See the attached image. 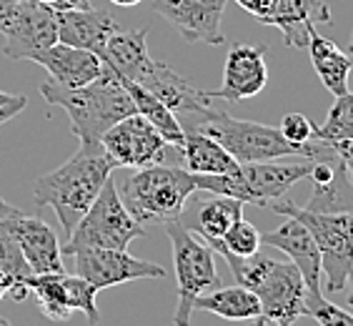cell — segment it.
Wrapping results in <instances>:
<instances>
[{"mask_svg":"<svg viewBox=\"0 0 353 326\" xmlns=\"http://www.w3.org/2000/svg\"><path fill=\"white\" fill-rule=\"evenodd\" d=\"M41 95L50 106H58L68 113L70 128L83 148H101L103 133L136 113L130 93L105 63L101 75L81 88H65L48 78L41 86Z\"/></svg>","mask_w":353,"mask_h":326,"instance_id":"6da1fadb","label":"cell"},{"mask_svg":"<svg viewBox=\"0 0 353 326\" xmlns=\"http://www.w3.org/2000/svg\"><path fill=\"white\" fill-rule=\"evenodd\" d=\"M178 121L183 131H198V133L213 138L238 163L279 161L285 156L316 161L326 148V141H319V138H311L306 146H293L281 136L279 128H271L263 123L241 121V118L228 116L225 111H218L213 106L203 111H193V113H181Z\"/></svg>","mask_w":353,"mask_h":326,"instance_id":"7a4b0ae2","label":"cell"},{"mask_svg":"<svg viewBox=\"0 0 353 326\" xmlns=\"http://www.w3.org/2000/svg\"><path fill=\"white\" fill-rule=\"evenodd\" d=\"M116 163L101 148H78L73 158L48 171L33 184V196L38 206L53 209L58 224L70 236L75 224L85 216V211L101 193L103 184L113 176Z\"/></svg>","mask_w":353,"mask_h":326,"instance_id":"3957f363","label":"cell"},{"mask_svg":"<svg viewBox=\"0 0 353 326\" xmlns=\"http://www.w3.org/2000/svg\"><path fill=\"white\" fill-rule=\"evenodd\" d=\"M216 251L228 264L233 279L259 296L265 321L293 326L306 314V284L293 261H279L261 251L253 256H233L225 249Z\"/></svg>","mask_w":353,"mask_h":326,"instance_id":"277c9868","label":"cell"},{"mask_svg":"<svg viewBox=\"0 0 353 326\" xmlns=\"http://www.w3.org/2000/svg\"><path fill=\"white\" fill-rule=\"evenodd\" d=\"M196 191L193 173L183 166L178 169V166L153 163V166L133 169V173L121 184L118 193L125 209L130 211V216L141 226H150L178 221L185 201Z\"/></svg>","mask_w":353,"mask_h":326,"instance_id":"5b68a950","label":"cell"},{"mask_svg":"<svg viewBox=\"0 0 353 326\" xmlns=\"http://www.w3.org/2000/svg\"><path fill=\"white\" fill-rule=\"evenodd\" d=\"M313 161L303 158L299 163H279V161H259L241 163L231 173H216V176H201L193 173L198 191L205 193H221L265 209L268 204L283 198L301 178L311 176Z\"/></svg>","mask_w":353,"mask_h":326,"instance_id":"8992f818","label":"cell"},{"mask_svg":"<svg viewBox=\"0 0 353 326\" xmlns=\"http://www.w3.org/2000/svg\"><path fill=\"white\" fill-rule=\"evenodd\" d=\"M265 209L281 216H291L306 226L321 251V271L326 274L328 291H346V279L353 264V211L341 213H323L308 211L291 201H273Z\"/></svg>","mask_w":353,"mask_h":326,"instance_id":"52a82bcc","label":"cell"},{"mask_svg":"<svg viewBox=\"0 0 353 326\" xmlns=\"http://www.w3.org/2000/svg\"><path fill=\"white\" fill-rule=\"evenodd\" d=\"M141 236H145V226L130 216L118 193L116 178L110 176L85 216L75 224L61 251L73 256L78 249H128L130 241Z\"/></svg>","mask_w":353,"mask_h":326,"instance_id":"ba28073f","label":"cell"},{"mask_svg":"<svg viewBox=\"0 0 353 326\" xmlns=\"http://www.w3.org/2000/svg\"><path fill=\"white\" fill-rule=\"evenodd\" d=\"M163 226L170 238V249H173V266H176L178 281V306L173 314V324L190 326L196 296L218 289L221 276H218L211 246L198 241L193 231L185 229L181 221H168Z\"/></svg>","mask_w":353,"mask_h":326,"instance_id":"9c48e42d","label":"cell"},{"mask_svg":"<svg viewBox=\"0 0 353 326\" xmlns=\"http://www.w3.org/2000/svg\"><path fill=\"white\" fill-rule=\"evenodd\" d=\"M3 53L10 61H35L43 50L58 43L55 10L41 0H23L0 23Z\"/></svg>","mask_w":353,"mask_h":326,"instance_id":"30bf717a","label":"cell"},{"mask_svg":"<svg viewBox=\"0 0 353 326\" xmlns=\"http://www.w3.org/2000/svg\"><path fill=\"white\" fill-rule=\"evenodd\" d=\"M103 151L116 163V169H143L153 163H163L173 146L163 141V136L150 126L141 113L123 118L110 126L101 138Z\"/></svg>","mask_w":353,"mask_h":326,"instance_id":"8fae6325","label":"cell"},{"mask_svg":"<svg viewBox=\"0 0 353 326\" xmlns=\"http://www.w3.org/2000/svg\"><path fill=\"white\" fill-rule=\"evenodd\" d=\"M75 274L93 284L98 291L108 286L125 284L138 279H163L165 269L153 261L130 256L125 249H78Z\"/></svg>","mask_w":353,"mask_h":326,"instance_id":"7c38bea8","label":"cell"},{"mask_svg":"<svg viewBox=\"0 0 353 326\" xmlns=\"http://www.w3.org/2000/svg\"><path fill=\"white\" fill-rule=\"evenodd\" d=\"M148 6L176 28L183 41L225 46L221 21L228 0H148Z\"/></svg>","mask_w":353,"mask_h":326,"instance_id":"4fadbf2b","label":"cell"},{"mask_svg":"<svg viewBox=\"0 0 353 326\" xmlns=\"http://www.w3.org/2000/svg\"><path fill=\"white\" fill-rule=\"evenodd\" d=\"M268 68H265V48L263 46H243L236 43L225 55L223 83L216 90H205L213 101L238 103L253 98L265 88Z\"/></svg>","mask_w":353,"mask_h":326,"instance_id":"5bb4252c","label":"cell"},{"mask_svg":"<svg viewBox=\"0 0 353 326\" xmlns=\"http://www.w3.org/2000/svg\"><path fill=\"white\" fill-rule=\"evenodd\" d=\"M21 246L23 256L33 274H65L58 236L41 216H28L21 209L0 221Z\"/></svg>","mask_w":353,"mask_h":326,"instance_id":"9a60e30c","label":"cell"},{"mask_svg":"<svg viewBox=\"0 0 353 326\" xmlns=\"http://www.w3.org/2000/svg\"><path fill=\"white\" fill-rule=\"evenodd\" d=\"M283 226H279L276 231H268V233H261V244L265 246H273V249H279L288 256V261L296 264V269L301 271L303 276V284H306V296H321V251L316 241H313L311 231H308L306 226L296 221V218L285 216Z\"/></svg>","mask_w":353,"mask_h":326,"instance_id":"2e32d148","label":"cell"},{"mask_svg":"<svg viewBox=\"0 0 353 326\" xmlns=\"http://www.w3.org/2000/svg\"><path fill=\"white\" fill-rule=\"evenodd\" d=\"M205 193V191H203ZM243 201L231 196H221V193H208V196H198V191L185 201L183 213L178 221L203 236V241H216L223 238V233L236 224L238 218H243Z\"/></svg>","mask_w":353,"mask_h":326,"instance_id":"e0dca14e","label":"cell"},{"mask_svg":"<svg viewBox=\"0 0 353 326\" xmlns=\"http://www.w3.org/2000/svg\"><path fill=\"white\" fill-rule=\"evenodd\" d=\"M33 63H41L48 70V78L58 86H65V88H81L85 83L95 81L103 70L101 55L61 41L43 50Z\"/></svg>","mask_w":353,"mask_h":326,"instance_id":"ac0fdd59","label":"cell"},{"mask_svg":"<svg viewBox=\"0 0 353 326\" xmlns=\"http://www.w3.org/2000/svg\"><path fill=\"white\" fill-rule=\"evenodd\" d=\"M148 28H136V30H123L118 28L110 35L105 48H103L101 61L108 66L118 78L141 83L143 75L153 68L156 58L148 53Z\"/></svg>","mask_w":353,"mask_h":326,"instance_id":"d6986e66","label":"cell"},{"mask_svg":"<svg viewBox=\"0 0 353 326\" xmlns=\"http://www.w3.org/2000/svg\"><path fill=\"white\" fill-rule=\"evenodd\" d=\"M316 23H331V8L323 0H276L273 13L263 21L281 30L283 43L291 48H306L308 33Z\"/></svg>","mask_w":353,"mask_h":326,"instance_id":"ffe728a7","label":"cell"},{"mask_svg":"<svg viewBox=\"0 0 353 326\" xmlns=\"http://www.w3.org/2000/svg\"><path fill=\"white\" fill-rule=\"evenodd\" d=\"M141 88L153 93L161 103H165L173 113H193V111H203L211 106V95L203 88H196L193 83H188L183 75H178L173 68H168L165 63L156 61L153 68L143 75V81L138 83Z\"/></svg>","mask_w":353,"mask_h":326,"instance_id":"44dd1931","label":"cell"},{"mask_svg":"<svg viewBox=\"0 0 353 326\" xmlns=\"http://www.w3.org/2000/svg\"><path fill=\"white\" fill-rule=\"evenodd\" d=\"M55 18H58V41L93 50L95 55H103L108 38L121 28L113 15L105 10H95V8L63 10V13H55Z\"/></svg>","mask_w":353,"mask_h":326,"instance_id":"7402d4cb","label":"cell"},{"mask_svg":"<svg viewBox=\"0 0 353 326\" xmlns=\"http://www.w3.org/2000/svg\"><path fill=\"white\" fill-rule=\"evenodd\" d=\"M308 55H311L313 70L326 86L328 93L343 95L348 93V75H351L353 61L346 50H341L331 38L321 35L316 28L308 33Z\"/></svg>","mask_w":353,"mask_h":326,"instance_id":"603a6c76","label":"cell"},{"mask_svg":"<svg viewBox=\"0 0 353 326\" xmlns=\"http://www.w3.org/2000/svg\"><path fill=\"white\" fill-rule=\"evenodd\" d=\"M183 146L178 151V161L183 163V169L190 173L201 176H216V173H231L241 163L213 138L198 133V131H183Z\"/></svg>","mask_w":353,"mask_h":326,"instance_id":"cb8c5ba5","label":"cell"},{"mask_svg":"<svg viewBox=\"0 0 353 326\" xmlns=\"http://www.w3.org/2000/svg\"><path fill=\"white\" fill-rule=\"evenodd\" d=\"M211 311L228 321H251L261 316L259 296L245 286H218L193 301V311Z\"/></svg>","mask_w":353,"mask_h":326,"instance_id":"d4e9b609","label":"cell"},{"mask_svg":"<svg viewBox=\"0 0 353 326\" xmlns=\"http://www.w3.org/2000/svg\"><path fill=\"white\" fill-rule=\"evenodd\" d=\"M121 83L125 86V90L130 93V98H133V106H136V113H141L145 121L153 126V128L163 136V141L168 143V146H173V148H181L183 146V128H181V121H178V116L173 113V111L165 106V103H161L153 93H148L145 88H141L138 83L133 81H125V78H121Z\"/></svg>","mask_w":353,"mask_h":326,"instance_id":"484cf974","label":"cell"},{"mask_svg":"<svg viewBox=\"0 0 353 326\" xmlns=\"http://www.w3.org/2000/svg\"><path fill=\"white\" fill-rule=\"evenodd\" d=\"M303 209L323 211V213H341V211H353V178L346 166L336 156L331 176L323 184H313L311 201Z\"/></svg>","mask_w":353,"mask_h":326,"instance_id":"4316f807","label":"cell"},{"mask_svg":"<svg viewBox=\"0 0 353 326\" xmlns=\"http://www.w3.org/2000/svg\"><path fill=\"white\" fill-rule=\"evenodd\" d=\"M30 286L38 304H41L43 316L50 321H68L73 316V309L65 301V286H63V274H30L26 279Z\"/></svg>","mask_w":353,"mask_h":326,"instance_id":"83f0119b","label":"cell"},{"mask_svg":"<svg viewBox=\"0 0 353 326\" xmlns=\"http://www.w3.org/2000/svg\"><path fill=\"white\" fill-rule=\"evenodd\" d=\"M313 138L326 143H339V141H351L353 138V93L336 95V103L328 111L323 126L313 131Z\"/></svg>","mask_w":353,"mask_h":326,"instance_id":"f1b7e54d","label":"cell"},{"mask_svg":"<svg viewBox=\"0 0 353 326\" xmlns=\"http://www.w3.org/2000/svg\"><path fill=\"white\" fill-rule=\"evenodd\" d=\"M213 251L216 249H225L233 256H253L256 251H261V231L251 221L245 218H238L236 224L223 233V238H216V241H205Z\"/></svg>","mask_w":353,"mask_h":326,"instance_id":"f546056e","label":"cell"},{"mask_svg":"<svg viewBox=\"0 0 353 326\" xmlns=\"http://www.w3.org/2000/svg\"><path fill=\"white\" fill-rule=\"evenodd\" d=\"M63 286H65V301L73 311H83L90 326H95L101 321V314H98V304H95V296H98V289L93 284L83 279V276H68L63 274Z\"/></svg>","mask_w":353,"mask_h":326,"instance_id":"4dcf8cb0","label":"cell"},{"mask_svg":"<svg viewBox=\"0 0 353 326\" xmlns=\"http://www.w3.org/2000/svg\"><path fill=\"white\" fill-rule=\"evenodd\" d=\"M0 269L10 274L15 281H26L33 274L30 266H28L26 256H23L18 241H15L13 233L8 231L3 224H0Z\"/></svg>","mask_w":353,"mask_h":326,"instance_id":"1f68e13d","label":"cell"},{"mask_svg":"<svg viewBox=\"0 0 353 326\" xmlns=\"http://www.w3.org/2000/svg\"><path fill=\"white\" fill-rule=\"evenodd\" d=\"M306 316L316 319L321 326H353V314L339 304L321 296H306Z\"/></svg>","mask_w":353,"mask_h":326,"instance_id":"d6a6232c","label":"cell"},{"mask_svg":"<svg viewBox=\"0 0 353 326\" xmlns=\"http://www.w3.org/2000/svg\"><path fill=\"white\" fill-rule=\"evenodd\" d=\"M279 131H281V136H283L288 143H293V146H306V143L313 138L316 126H313L303 113L291 111V113H285V116L281 118Z\"/></svg>","mask_w":353,"mask_h":326,"instance_id":"836d02e7","label":"cell"},{"mask_svg":"<svg viewBox=\"0 0 353 326\" xmlns=\"http://www.w3.org/2000/svg\"><path fill=\"white\" fill-rule=\"evenodd\" d=\"M233 3H238L245 13H251L253 18L261 23H263L265 18L273 13V8H276V0H233Z\"/></svg>","mask_w":353,"mask_h":326,"instance_id":"e575fe53","label":"cell"},{"mask_svg":"<svg viewBox=\"0 0 353 326\" xmlns=\"http://www.w3.org/2000/svg\"><path fill=\"white\" fill-rule=\"evenodd\" d=\"M26 106H28V98H26V95H15V98L10 103H3V106H0V126H3V123H8L10 118L18 116V113H21L23 108H26Z\"/></svg>","mask_w":353,"mask_h":326,"instance_id":"d590c367","label":"cell"},{"mask_svg":"<svg viewBox=\"0 0 353 326\" xmlns=\"http://www.w3.org/2000/svg\"><path fill=\"white\" fill-rule=\"evenodd\" d=\"M333 151H336V156L341 158V163L346 166V171L351 173L353 178V138L351 141H339V143H331Z\"/></svg>","mask_w":353,"mask_h":326,"instance_id":"8d00e7d4","label":"cell"},{"mask_svg":"<svg viewBox=\"0 0 353 326\" xmlns=\"http://www.w3.org/2000/svg\"><path fill=\"white\" fill-rule=\"evenodd\" d=\"M50 8L55 13H63V10H88L93 6H90V0H55Z\"/></svg>","mask_w":353,"mask_h":326,"instance_id":"74e56055","label":"cell"},{"mask_svg":"<svg viewBox=\"0 0 353 326\" xmlns=\"http://www.w3.org/2000/svg\"><path fill=\"white\" fill-rule=\"evenodd\" d=\"M6 296H10L13 301H26L28 296H30V286H28L26 281H15V284L8 289Z\"/></svg>","mask_w":353,"mask_h":326,"instance_id":"f35d334b","label":"cell"},{"mask_svg":"<svg viewBox=\"0 0 353 326\" xmlns=\"http://www.w3.org/2000/svg\"><path fill=\"white\" fill-rule=\"evenodd\" d=\"M13 284H15L13 276H10V274H8V271H3V269H0V299H6L8 289H10V286H13Z\"/></svg>","mask_w":353,"mask_h":326,"instance_id":"ab89813d","label":"cell"},{"mask_svg":"<svg viewBox=\"0 0 353 326\" xmlns=\"http://www.w3.org/2000/svg\"><path fill=\"white\" fill-rule=\"evenodd\" d=\"M23 0H0V23L6 21V15L13 10L15 6H21Z\"/></svg>","mask_w":353,"mask_h":326,"instance_id":"60d3db41","label":"cell"},{"mask_svg":"<svg viewBox=\"0 0 353 326\" xmlns=\"http://www.w3.org/2000/svg\"><path fill=\"white\" fill-rule=\"evenodd\" d=\"M346 284H348L346 301H348V306H353V264H351V271H348V279H346Z\"/></svg>","mask_w":353,"mask_h":326,"instance_id":"b9f144b4","label":"cell"},{"mask_svg":"<svg viewBox=\"0 0 353 326\" xmlns=\"http://www.w3.org/2000/svg\"><path fill=\"white\" fill-rule=\"evenodd\" d=\"M110 3L118 8H136L138 3H143V0H110Z\"/></svg>","mask_w":353,"mask_h":326,"instance_id":"7bdbcfd3","label":"cell"},{"mask_svg":"<svg viewBox=\"0 0 353 326\" xmlns=\"http://www.w3.org/2000/svg\"><path fill=\"white\" fill-rule=\"evenodd\" d=\"M15 95H10V93H6V90H0V106H3V103H10L13 101Z\"/></svg>","mask_w":353,"mask_h":326,"instance_id":"ee69618b","label":"cell"},{"mask_svg":"<svg viewBox=\"0 0 353 326\" xmlns=\"http://www.w3.org/2000/svg\"><path fill=\"white\" fill-rule=\"evenodd\" d=\"M253 326H283V324H273V321H265L263 316H259V319H256V324Z\"/></svg>","mask_w":353,"mask_h":326,"instance_id":"f6af8a7d","label":"cell"},{"mask_svg":"<svg viewBox=\"0 0 353 326\" xmlns=\"http://www.w3.org/2000/svg\"><path fill=\"white\" fill-rule=\"evenodd\" d=\"M346 53L353 55V30H351V38H348V46H346Z\"/></svg>","mask_w":353,"mask_h":326,"instance_id":"bcb514c9","label":"cell"},{"mask_svg":"<svg viewBox=\"0 0 353 326\" xmlns=\"http://www.w3.org/2000/svg\"><path fill=\"white\" fill-rule=\"evenodd\" d=\"M0 326H13V324H10L8 319H3V316H0Z\"/></svg>","mask_w":353,"mask_h":326,"instance_id":"7dc6e473","label":"cell"},{"mask_svg":"<svg viewBox=\"0 0 353 326\" xmlns=\"http://www.w3.org/2000/svg\"><path fill=\"white\" fill-rule=\"evenodd\" d=\"M41 3H48V6H53V3H55V0H41Z\"/></svg>","mask_w":353,"mask_h":326,"instance_id":"c3c4849f","label":"cell"}]
</instances>
